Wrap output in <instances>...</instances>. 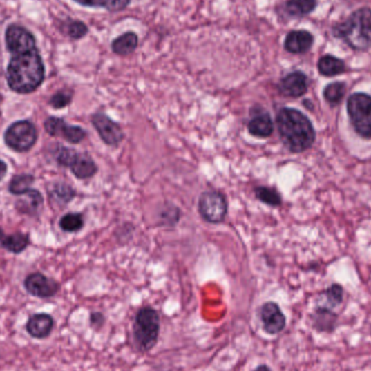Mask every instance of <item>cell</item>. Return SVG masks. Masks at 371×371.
<instances>
[{
  "label": "cell",
  "mask_w": 371,
  "mask_h": 371,
  "mask_svg": "<svg viewBox=\"0 0 371 371\" xmlns=\"http://www.w3.org/2000/svg\"><path fill=\"white\" fill-rule=\"evenodd\" d=\"M5 39L11 55L7 68L8 85L15 93L30 94L45 79V66L35 37L28 28L11 24L6 30Z\"/></svg>",
  "instance_id": "obj_1"
},
{
  "label": "cell",
  "mask_w": 371,
  "mask_h": 371,
  "mask_svg": "<svg viewBox=\"0 0 371 371\" xmlns=\"http://www.w3.org/2000/svg\"><path fill=\"white\" fill-rule=\"evenodd\" d=\"M276 123L281 142L289 151L301 153L313 146L315 129L305 114L292 108H283L278 112Z\"/></svg>",
  "instance_id": "obj_2"
},
{
  "label": "cell",
  "mask_w": 371,
  "mask_h": 371,
  "mask_svg": "<svg viewBox=\"0 0 371 371\" xmlns=\"http://www.w3.org/2000/svg\"><path fill=\"white\" fill-rule=\"evenodd\" d=\"M334 34L353 50H368L371 48V9L365 7L354 11L349 18L334 26Z\"/></svg>",
  "instance_id": "obj_3"
},
{
  "label": "cell",
  "mask_w": 371,
  "mask_h": 371,
  "mask_svg": "<svg viewBox=\"0 0 371 371\" xmlns=\"http://www.w3.org/2000/svg\"><path fill=\"white\" fill-rule=\"evenodd\" d=\"M160 332L159 314L151 307L138 312L134 325L135 342L139 350L148 352L155 345Z\"/></svg>",
  "instance_id": "obj_4"
},
{
  "label": "cell",
  "mask_w": 371,
  "mask_h": 371,
  "mask_svg": "<svg viewBox=\"0 0 371 371\" xmlns=\"http://www.w3.org/2000/svg\"><path fill=\"white\" fill-rule=\"evenodd\" d=\"M348 113L359 136L371 139V96L356 93L348 99Z\"/></svg>",
  "instance_id": "obj_5"
},
{
  "label": "cell",
  "mask_w": 371,
  "mask_h": 371,
  "mask_svg": "<svg viewBox=\"0 0 371 371\" xmlns=\"http://www.w3.org/2000/svg\"><path fill=\"white\" fill-rule=\"evenodd\" d=\"M198 211L203 220L210 224H220L225 220L228 203L225 196L216 190L201 193L198 202Z\"/></svg>",
  "instance_id": "obj_6"
},
{
  "label": "cell",
  "mask_w": 371,
  "mask_h": 371,
  "mask_svg": "<svg viewBox=\"0 0 371 371\" xmlns=\"http://www.w3.org/2000/svg\"><path fill=\"white\" fill-rule=\"evenodd\" d=\"M59 164L71 169L72 173L79 180H87L95 176L98 172V167L87 153H79L68 148H60L57 154Z\"/></svg>",
  "instance_id": "obj_7"
},
{
  "label": "cell",
  "mask_w": 371,
  "mask_h": 371,
  "mask_svg": "<svg viewBox=\"0 0 371 371\" xmlns=\"http://www.w3.org/2000/svg\"><path fill=\"white\" fill-rule=\"evenodd\" d=\"M37 140V131L33 124L20 121L12 124L5 134V142L11 149L18 152L30 150Z\"/></svg>",
  "instance_id": "obj_8"
},
{
  "label": "cell",
  "mask_w": 371,
  "mask_h": 371,
  "mask_svg": "<svg viewBox=\"0 0 371 371\" xmlns=\"http://www.w3.org/2000/svg\"><path fill=\"white\" fill-rule=\"evenodd\" d=\"M91 123L98 133L102 142L108 146H117L124 139V131L120 124L113 121L109 115L97 112L91 117Z\"/></svg>",
  "instance_id": "obj_9"
},
{
  "label": "cell",
  "mask_w": 371,
  "mask_h": 371,
  "mask_svg": "<svg viewBox=\"0 0 371 371\" xmlns=\"http://www.w3.org/2000/svg\"><path fill=\"white\" fill-rule=\"evenodd\" d=\"M45 129L51 136L62 137L71 144H79L86 137V131L79 126L68 125L64 120L49 117L45 122Z\"/></svg>",
  "instance_id": "obj_10"
},
{
  "label": "cell",
  "mask_w": 371,
  "mask_h": 371,
  "mask_svg": "<svg viewBox=\"0 0 371 371\" xmlns=\"http://www.w3.org/2000/svg\"><path fill=\"white\" fill-rule=\"evenodd\" d=\"M308 88L307 76L301 71L291 72L280 79L278 91L290 98H300L306 94Z\"/></svg>",
  "instance_id": "obj_11"
},
{
  "label": "cell",
  "mask_w": 371,
  "mask_h": 371,
  "mask_svg": "<svg viewBox=\"0 0 371 371\" xmlns=\"http://www.w3.org/2000/svg\"><path fill=\"white\" fill-rule=\"evenodd\" d=\"M260 319H262L264 330L269 334H277L285 329L287 319L278 304L267 302L260 308Z\"/></svg>",
  "instance_id": "obj_12"
},
{
  "label": "cell",
  "mask_w": 371,
  "mask_h": 371,
  "mask_svg": "<svg viewBox=\"0 0 371 371\" xmlns=\"http://www.w3.org/2000/svg\"><path fill=\"white\" fill-rule=\"evenodd\" d=\"M26 288L32 296L46 298H51L58 292L59 285L41 274H32L26 278Z\"/></svg>",
  "instance_id": "obj_13"
},
{
  "label": "cell",
  "mask_w": 371,
  "mask_h": 371,
  "mask_svg": "<svg viewBox=\"0 0 371 371\" xmlns=\"http://www.w3.org/2000/svg\"><path fill=\"white\" fill-rule=\"evenodd\" d=\"M253 114L250 121L247 123V131L252 136L256 138H268L274 133V122L270 114L265 110L253 109Z\"/></svg>",
  "instance_id": "obj_14"
},
{
  "label": "cell",
  "mask_w": 371,
  "mask_h": 371,
  "mask_svg": "<svg viewBox=\"0 0 371 371\" xmlns=\"http://www.w3.org/2000/svg\"><path fill=\"white\" fill-rule=\"evenodd\" d=\"M314 36L308 30H291L288 35L285 36V50L293 55H302L307 53L313 47Z\"/></svg>",
  "instance_id": "obj_15"
},
{
  "label": "cell",
  "mask_w": 371,
  "mask_h": 371,
  "mask_svg": "<svg viewBox=\"0 0 371 371\" xmlns=\"http://www.w3.org/2000/svg\"><path fill=\"white\" fill-rule=\"evenodd\" d=\"M53 327V319L47 314H36L32 316L26 325L28 334L35 339H44L50 334Z\"/></svg>",
  "instance_id": "obj_16"
},
{
  "label": "cell",
  "mask_w": 371,
  "mask_h": 371,
  "mask_svg": "<svg viewBox=\"0 0 371 371\" xmlns=\"http://www.w3.org/2000/svg\"><path fill=\"white\" fill-rule=\"evenodd\" d=\"M139 38L135 32H126L114 38L111 44V49L117 56H129L138 48Z\"/></svg>",
  "instance_id": "obj_17"
},
{
  "label": "cell",
  "mask_w": 371,
  "mask_h": 371,
  "mask_svg": "<svg viewBox=\"0 0 371 371\" xmlns=\"http://www.w3.org/2000/svg\"><path fill=\"white\" fill-rule=\"evenodd\" d=\"M319 73L323 76H336L340 75L345 71V64L341 59L336 58V57L331 56V55H326V56L321 57L319 59L318 64Z\"/></svg>",
  "instance_id": "obj_18"
},
{
  "label": "cell",
  "mask_w": 371,
  "mask_h": 371,
  "mask_svg": "<svg viewBox=\"0 0 371 371\" xmlns=\"http://www.w3.org/2000/svg\"><path fill=\"white\" fill-rule=\"evenodd\" d=\"M338 316L328 308L321 307L313 316L314 327L319 331H334L336 327Z\"/></svg>",
  "instance_id": "obj_19"
},
{
  "label": "cell",
  "mask_w": 371,
  "mask_h": 371,
  "mask_svg": "<svg viewBox=\"0 0 371 371\" xmlns=\"http://www.w3.org/2000/svg\"><path fill=\"white\" fill-rule=\"evenodd\" d=\"M79 5L89 8H102L111 12H120L131 5V0H74Z\"/></svg>",
  "instance_id": "obj_20"
},
{
  "label": "cell",
  "mask_w": 371,
  "mask_h": 371,
  "mask_svg": "<svg viewBox=\"0 0 371 371\" xmlns=\"http://www.w3.org/2000/svg\"><path fill=\"white\" fill-rule=\"evenodd\" d=\"M317 0H288L285 5V12L291 17L301 18L315 10Z\"/></svg>",
  "instance_id": "obj_21"
},
{
  "label": "cell",
  "mask_w": 371,
  "mask_h": 371,
  "mask_svg": "<svg viewBox=\"0 0 371 371\" xmlns=\"http://www.w3.org/2000/svg\"><path fill=\"white\" fill-rule=\"evenodd\" d=\"M28 245V236L22 234L6 236L3 230L0 229V245L12 253H20Z\"/></svg>",
  "instance_id": "obj_22"
},
{
  "label": "cell",
  "mask_w": 371,
  "mask_h": 371,
  "mask_svg": "<svg viewBox=\"0 0 371 371\" xmlns=\"http://www.w3.org/2000/svg\"><path fill=\"white\" fill-rule=\"evenodd\" d=\"M346 86L342 82H334L329 84L323 89V98L331 106H334L342 102V99L345 96Z\"/></svg>",
  "instance_id": "obj_23"
},
{
  "label": "cell",
  "mask_w": 371,
  "mask_h": 371,
  "mask_svg": "<svg viewBox=\"0 0 371 371\" xmlns=\"http://www.w3.org/2000/svg\"><path fill=\"white\" fill-rule=\"evenodd\" d=\"M255 197L260 200V202L269 207H279L283 203V198L280 193L274 188L260 186L254 189Z\"/></svg>",
  "instance_id": "obj_24"
},
{
  "label": "cell",
  "mask_w": 371,
  "mask_h": 371,
  "mask_svg": "<svg viewBox=\"0 0 371 371\" xmlns=\"http://www.w3.org/2000/svg\"><path fill=\"white\" fill-rule=\"evenodd\" d=\"M49 193H50V199L58 204L62 205L70 202L75 197V191L66 184H53Z\"/></svg>",
  "instance_id": "obj_25"
},
{
  "label": "cell",
  "mask_w": 371,
  "mask_h": 371,
  "mask_svg": "<svg viewBox=\"0 0 371 371\" xmlns=\"http://www.w3.org/2000/svg\"><path fill=\"white\" fill-rule=\"evenodd\" d=\"M34 178L30 175H18L15 176L10 182V191L15 195L23 196L30 191V184H33Z\"/></svg>",
  "instance_id": "obj_26"
},
{
  "label": "cell",
  "mask_w": 371,
  "mask_h": 371,
  "mask_svg": "<svg viewBox=\"0 0 371 371\" xmlns=\"http://www.w3.org/2000/svg\"><path fill=\"white\" fill-rule=\"evenodd\" d=\"M83 226L84 218L81 214H74V213L66 214L60 220V227L68 233L79 231L83 228Z\"/></svg>",
  "instance_id": "obj_27"
},
{
  "label": "cell",
  "mask_w": 371,
  "mask_h": 371,
  "mask_svg": "<svg viewBox=\"0 0 371 371\" xmlns=\"http://www.w3.org/2000/svg\"><path fill=\"white\" fill-rule=\"evenodd\" d=\"M66 34H68L72 39H81L85 37L88 33V28L85 23L82 21L70 20L66 23Z\"/></svg>",
  "instance_id": "obj_28"
},
{
  "label": "cell",
  "mask_w": 371,
  "mask_h": 371,
  "mask_svg": "<svg viewBox=\"0 0 371 371\" xmlns=\"http://www.w3.org/2000/svg\"><path fill=\"white\" fill-rule=\"evenodd\" d=\"M326 296L331 306L339 305L343 300V288L341 285L334 283L327 290Z\"/></svg>",
  "instance_id": "obj_29"
},
{
  "label": "cell",
  "mask_w": 371,
  "mask_h": 371,
  "mask_svg": "<svg viewBox=\"0 0 371 371\" xmlns=\"http://www.w3.org/2000/svg\"><path fill=\"white\" fill-rule=\"evenodd\" d=\"M72 100V93L68 91H59L51 98L50 104L55 109H62L70 104Z\"/></svg>",
  "instance_id": "obj_30"
},
{
  "label": "cell",
  "mask_w": 371,
  "mask_h": 371,
  "mask_svg": "<svg viewBox=\"0 0 371 371\" xmlns=\"http://www.w3.org/2000/svg\"><path fill=\"white\" fill-rule=\"evenodd\" d=\"M162 215H163V220H164V222H167V224L174 225V224H176L180 220V212L178 209L173 207L172 209L169 207L167 210L163 211Z\"/></svg>",
  "instance_id": "obj_31"
},
{
  "label": "cell",
  "mask_w": 371,
  "mask_h": 371,
  "mask_svg": "<svg viewBox=\"0 0 371 371\" xmlns=\"http://www.w3.org/2000/svg\"><path fill=\"white\" fill-rule=\"evenodd\" d=\"M7 173V165L5 162L0 161V180H3Z\"/></svg>",
  "instance_id": "obj_32"
},
{
  "label": "cell",
  "mask_w": 371,
  "mask_h": 371,
  "mask_svg": "<svg viewBox=\"0 0 371 371\" xmlns=\"http://www.w3.org/2000/svg\"><path fill=\"white\" fill-rule=\"evenodd\" d=\"M254 371H272V370H270V369L268 368L267 366H265V365H264V366L258 367V368L255 369Z\"/></svg>",
  "instance_id": "obj_33"
}]
</instances>
